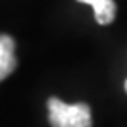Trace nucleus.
<instances>
[{
    "mask_svg": "<svg viewBox=\"0 0 127 127\" xmlns=\"http://www.w3.org/2000/svg\"><path fill=\"white\" fill-rule=\"evenodd\" d=\"M14 39L11 35H0V81L5 79L16 69V53H14Z\"/></svg>",
    "mask_w": 127,
    "mask_h": 127,
    "instance_id": "f03ea898",
    "label": "nucleus"
},
{
    "mask_svg": "<svg viewBox=\"0 0 127 127\" xmlns=\"http://www.w3.org/2000/svg\"><path fill=\"white\" fill-rule=\"evenodd\" d=\"M125 92H127V79H125Z\"/></svg>",
    "mask_w": 127,
    "mask_h": 127,
    "instance_id": "20e7f679",
    "label": "nucleus"
},
{
    "mask_svg": "<svg viewBox=\"0 0 127 127\" xmlns=\"http://www.w3.org/2000/svg\"><path fill=\"white\" fill-rule=\"evenodd\" d=\"M78 2L92 5L95 21L99 25H108L115 20V14H117L115 0H78Z\"/></svg>",
    "mask_w": 127,
    "mask_h": 127,
    "instance_id": "7ed1b4c3",
    "label": "nucleus"
},
{
    "mask_svg": "<svg viewBox=\"0 0 127 127\" xmlns=\"http://www.w3.org/2000/svg\"><path fill=\"white\" fill-rule=\"evenodd\" d=\"M48 118L51 127H92V111L85 102L67 104L51 97L48 99Z\"/></svg>",
    "mask_w": 127,
    "mask_h": 127,
    "instance_id": "f257e3e1",
    "label": "nucleus"
}]
</instances>
